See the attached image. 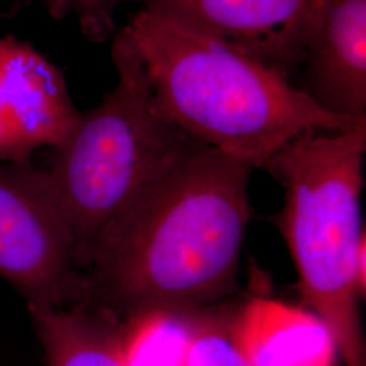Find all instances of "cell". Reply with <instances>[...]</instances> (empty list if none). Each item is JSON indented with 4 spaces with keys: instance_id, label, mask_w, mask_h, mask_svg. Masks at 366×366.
I'll return each instance as SVG.
<instances>
[{
    "instance_id": "obj_5",
    "label": "cell",
    "mask_w": 366,
    "mask_h": 366,
    "mask_svg": "<svg viewBox=\"0 0 366 366\" xmlns=\"http://www.w3.org/2000/svg\"><path fill=\"white\" fill-rule=\"evenodd\" d=\"M0 277L29 304L63 307L84 297V277L45 170L29 160L0 162Z\"/></svg>"
},
{
    "instance_id": "obj_3",
    "label": "cell",
    "mask_w": 366,
    "mask_h": 366,
    "mask_svg": "<svg viewBox=\"0 0 366 366\" xmlns=\"http://www.w3.org/2000/svg\"><path fill=\"white\" fill-rule=\"evenodd\" d=\"M366 117L345 131L308 129L264 166L284 189L280 231L301 299L327 330L346 366H366L357 266L365 249L361 194Z\"/></svg>"
},
{
    "instance_id": "obj_6",
    "label": "cell",
    "mask_w": 366,
    "mask_h": 366,
    "mask_svg": "<svg viewBox=\"0 0 366 366\" xmlns=\"http://www.w3.org/2000/svg\"><path fill=\"white\" fill-rule=\"evenodd\" d=\"M325 0H132L272 68L299 72Z\"/></svg>"
},
{
    "instance_id": "obj_9",
    "label": "cell",
    "mask_w": 366,
    "mask_h": 366,
    "mask_svg": "<svg viewBox=\"0 0 366 366\" xmlns=\"http://www.w3.org/2000/svg\"><path fill=\"white\" fill-rule=\"evenodd\" d=\"M48 366H127L121 325L92 307L29 304Z\"/></svg>"
},
{
    "instance_id": "obj_2",
    "label": "cell",
    "mask_w": 366,
    "mask_h": 366,
    "mask_svg": "<svg viewBox=\"0 0 366 366\" xmlns=\"http://www.w3.org/2000/svg\"><path fill=\"white\" fill-rule=\"evenodd\" d=\"M124 31L143 59L157 113L254 169L301 132L345 131L357 121L328 113L272 68L162 14L140 9Z\"/></svg>"
},
{
    "instance_id": "obj_7",
    "label": "cell",
    "mask_w": 366,
    "mask_h": 366,
    "mask_svg": "<svg viewBox=\"0 0 366 366\" xmlns=\"http://www.w3.org/2000/svg\"><path fill=\"white\" fill-rule=\"evenodd\" d=\"M315 104L349 119L366 117V0H325L299 72Z\"/></svg>"
},
{
    "instance_id": "obj_1",
    "label": "cell",
    "mask_w": 366,
    "mask_h": 366,
    "mask_svg": "<svg viewBox=\"0 0 366 366\" xmlns=\"http://www.w3.org/2000/svg\"><path fill=\"white\" fill-rule=\"evenodd\" d=\"M252 171L187 136L98 239L80 304L129 325L222 302L237 285Z\"/></svg>"
},
{
    "instance_id": "obj_12",
    "label": "cell",
    "mask_w": 366,
    "mask_h": 366,
    "mask_svg": "<svg viewBox=\"0 0 366 366\" xmlns=\"http://www.w3.org/2000/svg\"><path fill=\"white\" fill-rule=\"evenodd\" d=\"M183 366H252L236 335L235 326L210 310L192 316Z\"/></svg>"
},
{
    "instance_id": "obj_14",
    "label": "cell",
    "mask_w": 366,
    "mask_h": 366,
    "mask_svg": "<svg viewBox=\"0 0 366 366\" xmlns=\"http://www.w3.org/2000/svg\"><path fill=\"white\" fill-rule=\"evenodd\" d=\"M29 157H30L15 137L0 102V162L21 163L27 162Z\"/></svg>"
},
{
    "instance_id": "obj_11",
    "label": "cell",
    "mask_w": 366,
    "mask_h": 366,
    "mask_svg": "<svg viewBox=\"0 0 366 366\" xmlns=\"http://www.w3.org/2000/svg\"><path fill=\"white\" fill-rule=\"evenodd\" d=\"M192 316H157L119 323L127 366H183Z\"/></svg>"
},
{
    "instance_id": "obj_13",
    "label": "cell",
    "mask_w": 366,
    "mask_h": 366,
    "mask_svg": "<svg viewBox=\"0 0 366 366\" xmlns=\"http://www.w3.org/2000/svg\"><path fill=\"white\" fill-rule=\"evenodd\" d=\"M132 0H48L56 16L71 15L76 19L81 34L92 44H102L117 33L116 11Z\"/></svg>"
},
{
    "instance_id": "obj_8",
    "label": "cell",
    "mask_w": 366,
    "mask_h": 366,
    "mask_svg": "<svg viewBox=\"0 0 366 366\" xmlns=\"http://www.w3.org/2000/svg\"><path fill=\"white\" fill-rule=\"evenodd\" d=\"M0 101L29 157L39 147L63 144L80 117L63 72L14 36L0 37Z\"/></svg>"
},
{
    "instance_id": "obj_10",
    "label": "cell",
    "mask_w": 366,
    "mask_h": 366,
    "mask_svg": "<svg viewBox=\"0 0 366 366\" xmlns=\"http://www.w3.org/2000/svg\"><path fill=\"white\" fill-rule=\"evenodd\" d=\"M252 366H330L334 342L320 320L258 307L235 327Z\"/></svg>"
},
{
    "instance_id": "obj_4",
    "label": "cell",
    "mask_w": 366,
    "mask_h": 366,
    "mask_svg": "<svg viewBox=\"0 0 366 366\" xmlns=\"http://www.w3.org/2000/svg\"><path fill=\"white\" fill-rule=\"evenodd\" d=\"M112 60L114 87L80 113L45 170L80 272L107 227L189 136L157 113L143 59L124 29L112 39Z\"/></svg>"
}]
</instances>
